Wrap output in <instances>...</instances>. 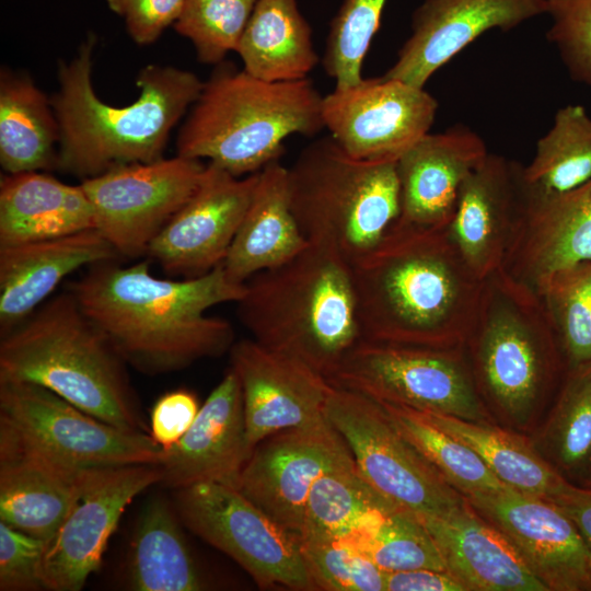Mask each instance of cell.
<instances>
[{
  "instance_id": "cell-1",
  "label": "cell",
  "mask_w": 591,
  "mask_h": 591,
  "mask_svg": "<svg viewBox=\"0 0 591 591\" xmlns=\"http://www.w3.org/2000/svg\"><path fill=\"white\" fill-rule=\"evenodd\" d=\"M150 265L149 258L129 265L101 262L67 290L121 359L143 373L177 371L230 351L231 323L206 312L236 303L244 283L231 280L222 264L195 278H161Z\"/></svg>"
},
{
  "instance_id": "cell-2",
  "label": "cell",
  "mask_w": 591,
  "mask_h": 591,
  "mask_svg": "<svg viewBox=\"0 0 591 591\" xmlns=\"http://www.w3.org/2000/svg\"><path fill=\"white\" fill-rule=\"evenodd\" d=\"M351 269L361 340L431 348L465 345L485 281L468 268L445 227L396 221Z\"/></svg>"
},
{
  "instance_id": "cell-3",
  "label": "cell",
  "mask_w": 591,
  "mask_h": 591,
  "mask_svg": "<svg viewBox=\"0 0 591 591\" xmlns=\"http://www.w3.org/2000/svg\"><path fill=\"white\" fill-rule=\"evenodd\" d=\"M95 38L90 36L58 70L50 99L58 125L56 169L86 179L113 167L163 158L171 130L198 99L204 82L192 71L148 65L138 73L140 94L116 107L92 84Z\"/></svg>"
},
{
  "instance_id": "cell-4",
  "label": "cell",
  "mask_w": 591,
  "mask_h": 591,
  "mask_svg": "<svg viewBox=\"0 0 591 591\" xmlns=\"http://www.w3.org/2000/svg\"><path fill=\"white\" fill-rule=\"evenodd\" d=\"M244 286L237 316L252 339L327 380L361 340L351 264L332 247L309 242Z\"/></svg>"
},
{
  "instance_id": "cell-5",
  "label": "cell",
  "mask_w": 591,
  "mask_h": 591,
  "mask_svg": "<svg viewBox=\"0 0 591 591\" xmlns=\"http://www.w3.org/2000/svg\"><path fill=\"white\" fill-rule=\"evenodd\" d=\"M127 363L67 289L0 339V379L40 385L86 414L143 431Z\"/></svg>"
},
{
  "instance_id": "cell-6",
  "label": "cell",
  "mask_w": 591,
  "mask_h": 591,
  "mask_svg": "<svg viewBox=\"0 0 591 591\" xmlns=\"http://www.w3.org/2000/svg\"><path fill=\"white\" fill-rule=\"evenodd\" d=\"M219 65L178 131L177 155L242 177L279 160L290 136L324 128L323 96L309 78L269 82Z\"/></svg>"
},
{
  "instance_id": "cell-7",
  "label": "cell",
  "mask_w": 591,
  "mask_h": 591,
  "mask_svg": "<svg viewBox=\"0 0 591 591\" xmlns=\"http://www.w3.org/2000/svg\"><path fill=\"white\" fill-rule=\"evenodd\" d=\"M396 162L356 159L331 136L306 146L288 167V189L308 242L332 247L350 264L375 248L401 213Z\"/></svg>"
},
{
  "instance_id": "cell-8",
  "label": "cell",
  "mask_w": 591,
  "mask_h": 591,
  "mask_svg": "<svg viewBox=\"0 0 591 591\" xmlns=\"http://www.w3.org/2000/svg\"><path fill=\"white\" fill-rule=\"evenodd\" d=\"M464 347L479 394L518 420L532 414L564 362L538 296L501 269L485 280Z\"/></svg>"
},
{
  "instance_id": "cell-9",
  "label": "cell",
  "mask_w": 591,
  "mask_h": 591,
  "mask_svg": "<svg viewBox=\"0 0 591 591\" xmlns=\"http://www.w3.org/2000/svg\"><path fill=\"white\" fill-rule=\"evenodd\" d=\"M328 381L378 403L486 422L465 347L431 348L360 340Z\"/></svg>"
},
{
  "instance_id": "cell-10",
  "label": "cell",
  "mask_w": 591,
  "mask_h": 591,
  "mask_svg": "<svg viewBox=\"0 0 591 591\" xmlns=\"http://www.w3.org/2000/svg\"><path fill=\"white\" fill-rule=\"evenodd\" d=\"M325 417L346 442L364 480L394 506L419 517H443L467 503L374 399L333 385Z\"/></svg>"
},
{
  "instance_id": "cell-11",
  "label": "cell",
  "mask_w": 591,
  "mask_h": 591,
  "mask_svg": "<svg viewBox=\"0 0 591 591\" xmlns=\"http://www.w3.org/2000/svg\"><path fill=\"white\" fill-rule=\"evenodd\" d=\"M0 427L27 447L78 471L159 465L163 449L143 431L114 427L54 392L0 379Z\"/></svg>"
},
{
  "instance_id": "cell-12",
  "label": "cell",
  "mask_w": 591,
  "mask_h": 591,
  "mask_svg": "<svg viewBox=\"0 0 591 591\" xmlns=\"http://www.w3.org/2000/svg\"><path fill=\"white\" fill-rule=\"evenodd\" d=\"M174 506L184 525L234 559L260 589L316 590L300 536L239 489L216 483L178 488Z\"/></svg>"
},
{
  "instance_id": "cell-13",
  "label": "cell",
  "mask_w": 591,
  "mask_h": 591,
  "mask_svg": "<svg viewBox=\"0 0 591 591\" xmlns=\"http://www.w3.org/2000/svg\"><path fill=\"white\" fill-rule=\"evenodd\" d=\"M206 165L177 155L113 167L80 184L95 229L120 258L146 256L151 242L197 189Z\"/></svg>"
},
{
  "instance_id": "cell-14",
  "label": "cell",
  "mask_w": 591,
  "mask_h": 591,
  "mask_svg": "<svg viewBox=\"0 0 591 591\" xmlns=\"http://www.w3.org/2000/svg\"><path fill=\"white\" fill-rule=\"evenodd\" d=\"M438 101L424 88L379 77L323 96L322 119L347 154L368 161L397 160L429 132Z\"/></svg>"
},
{
  "instance_id": "cell-15",
  "label": "cell",
  "mask_w": 591,
  "mask_h": 591,
  "mask_svg": "<svg viewBox=\"0 0 591 591\" xmlns=\"http://www.w3.org/2000/svg\"><path fill=\"white\" fill-rule=\"evenodd\" d=\"M155 464L96 471L65 520L46 543L42 560L45 589L78 591L97 570L123 512L131 500L161 482Z\"/></svg>"
},
{
  "instance_id": "cell-16",
  "label": "cell",
  "mask_w": 591,
  "mask_h": 591,
  "mask_svg": "<svg viewBox=\"0 0 591 591\" xmlns=\"http://www.w3.org/2000/svg\"><path fill=\"white\" fill-rule=\"evenodd\" d=\"M350 457L346 442L325 417L260 441L241 473L237 489L299 535L313 484Z\"/></svg>"
},
{
  "instance_id": "cell-17",
  "label": "cell",
  "mask_w": 591,
  "mask_h": 591,
  "mask_svg": "<svg viewBox=\"0 0 591 591\" xmlns=\"http://www.w3.org/2000/svg\"><path fill=\"white\" fill-rule=\"evenodd\" d=\"M258 172L236 177L208 163L186 204L151 242L147 258L173 278H195L221 265L248 208Z\"/></svg>"
},
{
  "instance_id": "cell-18",
  "label": "cell",
  "mask_w": 591,
  "mask_h": 591,
  "mask_svg": "<svg viewBox=\"0 0 591 591\" xmlns=\"http://www.w3.org/2000/svg\"><path fill=\"white\" fill-rule=\"evenodd\" d=\"M464 497L510 540L548 590H591V553L554 502L511 487Z\"/></svg>"
},
{
  "instance_id": "cell-19",
  "label": "cell",
  "mask_w": 591,
  "mask_h": 591,
  "mask_svg": "<svg viewBox=\"0 0 591 591\" xmlns=\"http://www.w3.org/2000/svg\"><path fill=\"white\" fill-rule=\"evenodd\" d=\"M230 361L240 381L246 437L253 450L271 434L325 418L333 384L304 362L252 338L233 344Z\"/></svg>"
},
{
  "instance_id": "cell-20",
  "label": "cell",
  "mask_w": 591,
  "mask_h": 591,
  "mask_svg": "<svg viewBox=\"0 0 591 591\" xmlns=\"http://www.w3.org/2000/svg\"><path fill=\"white\" fill-rule=\"evenodd\" d=\"M523 183V182H522ZM591 260V177L554 196L525 192L500 268L538 293L559 271Z\"/></svg>"
},
{
  "instance_id": "cell-21",
  "label": "cell",
  "mask_w": 591,
  "mask_h": 591,
  "mask_svg": "<svg viewBox=\"0 0 591 591\" xmlns=\"http://www.w3.org/2000/svg\"><path fill=\"white\" fill-rule=\"evenodd\" d=\"M545 12L546 0H425L413 13L410 36L383 77L424 88L484 33L508 32Z\"/></svg>"
},
{
  "instance_id": "cell-22",
  "label": "cell",
  "mask_w": 591,
  "mask_h": 591,
  "mask_svg": "<svg viewBox=\"0 0 591 591\" xmlns=\"http://www.w3.org/2000/svg\"><path fill=\"white\" fill-rule=\"evenodd\" d=\"M522 164L488 153L462 184L447 232L485 281L503 265L523 198Z\"/></svg>"
},
{
  "instance_id": "cell-23",
  "label": "cell",
  "mask_w": 591,
  "mask_h": 591,
  "mask_svg": "<svg viewBox=\"0 0 591 591\" xmlns=\"http://www.w3.org/2000/svg\"><path fill=\"white\" fill-rule=\"evenodd\" d=\"M252 452L240 381L230 368L200 406L189 430L175 445L163 450L160 483L172 489L200 483L237 489Z\"/></svg>"
},
{
  "instance_id": "cell-24",
  "label": "cell",
  "mask_w": 591,
  "mask_h": 591,
  "mask_svg": "<svg viewBox=\"0 0 591 591\" xmlns=\"http://www.w3.org/2000/svg\"><path fill=\"white\" fill-rule=\"evenodd\" d=\"M488 153L483 138L463 125L426 134L396 162L401 192L397 222L447 227L462 184Z\"/></svg>"
},
{
  "instance_id": "cell-25",
  "label": "cell",
  "mask_w": 591,
  "mask_h": 591,
  "mask_svg": "<svg viewBox=\"0 0 591 591\" xmlns=\"http://www.w3.org/2000/svg\"><path fill=\"white\" fill-rule=\"evenodd\" d=\"M96 471L62 465L0 427V521L48 542Z\"/></svg>"
},
{
  "instance_id": "cell-26",
  "label": "cell",
  "mask_w": 591,
  "mask_h": 591,
  "mask_svg": "<svg viewBox=\"0 0 591 591\" xmlns=\"http://www.w3.org/2000/svg\"><path fill=\"white\" fill-rule=\"evenodd\" d=\"M119 258L96 229L0 246V333L25 321L72 273Z\"/></svg>"
},
{
  "instance_id": "cell-27",
  "label": "cell",
  "mask_w": 591,
  "mask_h": 591,
  "mask_svg": "<svg viewBox=\"0 0 591 591\" xmlns=\"http://www.w3.org/2000/svg\"><path fill=\"white\" fill-rule=\"evenodd\" d=\"M447 570L467 590L547 591L510 540L467 503L443 517H419Z\"/></svg>"
},
{
  "instance_id": "cell-28",
  "label": "cell",
  "mask_w": 591,
  "mask_h": 591,
  "mask_svg": "<svg viewBox=\"0 0 591 591\" xmlns=\"http://www.w3.org/2000/svg\"><path fill=\"white\" fill-rule=\"evenodd\" d=\"M309 245L292 213L288 167L279 160L258 172V181L222 266L244 283L255 274L279 266Z\"/></svg>"
},
{
  "instance_id": "cell-29",
  "label": "cell",
  "mask_w": 591,
  "mask_h": 591,
  "mask_svg": "<svg viewBox=\"0 0 591 591\" xmlns=\"http://www.w3.org/2000/svg\"><path fill=\"white\" fill-rule=\"evenodd\" d=\"M95 229L92 204L81 184L42 171L4 174L0 181V246Z\"/></svg>"
},
{
  "instance_id": "cell-30",
  "label": "cell",
  "mask_w": 591,
  "mask_h": 591,
  "mask_svg": "<svg viewBox=\"0 0 591 591\" xmlns=\"http://www.w3.org/2000/svg\"><path fill=\"white\" fill-rule=\"evenodd\" d=\"M236 53L243 70L269 82L308 79L318 62L297 0H258Z\"/></svg>"
},
{
  "instance_id": "cell-31",
  "label": "cell",
  "mask_w": 591,
  "mask_h": 591,
  "mask_svg": "<svg viewBox=\"0 0 591 591\" xmlns=\"http://www.w3.org/2000/svg\"><path fill=\"white\" fill-rule=\"evenodd\" d=\"M169 502L152 498L132 536L127 566L128 587L136 591H199L209 583L195 560Z\"/></svg>"
},
{
  "instance_id": "cell-32",
  "label": "cell",
  "mask_w": 591,
  "mask_h": 591,
  "mask_svg": "<svg viewBox=\"0 0 591 591\" xmlns=\"http://www.w3.org/2000/svg\"><path fill=\"white\" fill-rule=\"evenodd\" d=\"M59 125L50 100L33 80L0 76V164L4 174L56 169Z\"/></svg>"
},
{
  "instance_id": "cell-33",
  "label": "cell",
  "mask_w": 591,
  "mask_h": 591,
  "mask_svg": "<svg viewBox=\"0 0 591 591\" xmlns=\"http://www.w3.org/2000/svg\"><path fill=\"white\" fill-rule=\"evenodd\" d=\"M415 412L431 425L468 445L495 476L515 490L549 499L567 482L524 440L512 433L487 422Z\"/></svg>"
},
{
  "instance_id": "cell-34",
  "label": "cell",
  "mask_w": 591,
  "mask_h": 591,
  "mask_svg": "<svg viewBox=\"0 0 591 591\" xmlns=\"http://www.w3.org/2000/svg\"><path fill=\"white\" fill-rule=\"evenodd\" d=\"M591 177V115L579 104L557 109L553 125L536 142L535 153L522 166L525 192L554 196Z\"/></svg>"
},
{
  "instance_id": "cell-35",
  "label": "cell",
  "mask_w": 591,
  "mask_h": 591,
  "mask_svg": "<svg viewBox=\"0 0 591 591\" xmlns=\"http://www.w3.org/2000/svg\"><path fill=\"white\" fill-rule=\"evenodd\" d=\"M398 508L361 476L354 457L326 471L313 484L303 514L301 540L339 538Z\"/></svg>"
},
{
  "instance_id": "cell-36",
  "label": "cell",
  "mask_w": 591,
  "mask_h": 591,
  "mask_svg": "<svg viewBox=\"0 0 591 591\" xmlns=\"http://www.w3.org/2000/svg\"><path fill=\"white\" fill-rule=\"evenodd\" d=\"M339 538L384 572L422 568L447 570L422 522L416 514L402 508H394Z\"/></svg>"
},
{
  "instance_id": "cell-37",
  "label": "cell",
  "mask_w": 591,
  "mask_h": 591,
  "mask_svg": "<svg viewBox=\"0 0 591 591\" xmlns=\"http://www.w3.org/2000/svg\"><path fill=\"white\" fill-rule=\"evenodd\" d=\"M379 404L401 434L463 496L509 487L468 445L431 425L415 410Z\"/></svg>"
},
{
  "instance_id": "cell-38",
  "label": "cell",
  "mask_w": 591,
  "mask_h": 591,
  "mask_svg": "<svg viewBox=\"0 0 591 591\" xmlns=\"http://www.w3.org/2000/svg\"><path fill=\"white\" fill-rule=\"evenodd\" d=\"M537 296L567 370L591 361V260L559 271Z\"/></svg>"
},
{
  "instance_id": "cell-39",
  "label": "cell",
  "mask_w": 591,
  "mask_h": 591,
  "mask_svg": "<svg viewBox=\"0 0 591 591\" xmlns=\"http://www.w3.org/2000/svg\"><path fill=\"white\" fill-rule=\"evenodd\" d=\"M546 441L561 468L591 473V361L567 370L547 424Z\"/></svg>"
},
{
  "instance_id": "cell-40",
  "label": "cell",
  "mask_w": 591,
  "mask_h": 591,
  "mask_svg": "<svg viewBox=\"0 0 591 591\" xmlns=\"http://www.w3.org/2000/svg\"><path fill=\"white\" fill-rule=\"evenodd\" d=\"M258 0H186L174 23L175 31L188 38L197 58L219 65L236 51Z\"/></svg>"
},
{
  "instance_id": "cell-41",
  "label": "cell",
  "mask_w": 591,
  "mask_h": 591,
  "mask_svg": "<svg viewBox=\"0 0 591 591\" xmlns=\"http://www.w3.org/2000/svg\"><path fill=\"white\" fill-rule=\"evenodd\" d=\"M387 0H344L331 23L323 58L337 89L360 82L362 65Z\"/></svg>"
},
{
  "instance_id": "cell-42",
  "label": "cell",
  "mask_w": 591,
  "mask_h": 591,
  "mask_svg": "<svg viewBox=\"0 0 591 591\" xmlns=\"http://www.w3.org/2000/svg\"><path fill=\"white\" fill-rule=\"evenodd\" d=\"M301 549L316 590H385V572L340 538L301 540Z\"/></svg>"
},
{
  "instance_id": "cell-43",
  "label": "cell",
  "mask_w": 591,
  "mask_h": 591,
  "mask_svg": "<svg viewBox=\"0 0 591 591\" xmlns=\"http://www.w3.org/2000/svg\"><path fill=\"white\" fill-rule=\"evenodd\" d=\"M547 40L569 77L591 88V0H546Z\"/></svg>"
},
{
  "instance_id": "cell-44",
  "label": "cell",
  "mask_w": 591,
  "mask_h": 591,
  "mask_svg": "<svg viewBox=\"0 0 591 591\" xmlns=\"http://www.w3.org/2000/svg\"><path fill=\"white\" fill-rule=\"evenodd\" d=\"M46 543L0 521L1 591L45 589L42 560Z\"/></svg>"
},
{
  "instance_id": "cell-45",
  "label": "cell",
  "mask_w": 591,
  "mask_h": 591,
  "mask_svg": "<svg viewBox=\"0 0 591 591\" xmlns=\"http://www.w3.org/2000/svg\"><path fill=\"white\" fill-rule=\"evenodd\" d=\"M186 0H106L123 18L131 39L149 45L179 18Z\"/></svg>"
},
{
  "instance_id": "cell-46",
  "label": "cell",
  "mask_w": 591,
  "mask_h": 591,
  "mask_svg": "<svg viewBox=\"0 0 591 591\" xmlns=\"http://www.w3.org/2000/svg\"><path fill=\"white\" fill-rule=\"evenodd\" d=\"M199 409L196 396L189 391L163 394L151 412L150 436L163 450L171 449L189 430Z\"/></svg>"
},
{
  "instance_id": "cell-47",
  "label": "cell",
  "mask_w": 591,
  "mask_h": 591,
  "mask_svg": "<svg viewBox=\"0 0 591 591\" xmlns=\"http://www.w3.org/2000/svg\"><path fill=\"white\" fill-rule=\"evenodd\" d=\"M387 591H465L466 587L447 570L414 569L385 572Z\"/></svg>"
},
{
  "instance_id": "cell-48",
  "label": "cell",
  "mask_w": 591,
  "mask_h": 591,
  "mask_svg": "<svg viewBox=\"0 0 591 591\" xmlns=\"http://www.w3.org/2000/svg\"><path fill=\"white\" fill-rule=\"evenodd\" d=\"M575 523L591 553V488L568 482L549 499Z\"/></svg>"
},
{
  "instance_id": "cell-49",
  "label": "cell",
  "mask_w": 591,
  "mask_h": 591,
  "mask_svg": "<svg viewBox=\"0 0 591 591\" xmlns=\"http://www.w3.org/2000/svg\"><path fill=\"white\" fill-rule=\"evenodd\" d=\"M590 475H591V473H590Z\"/></svg>"
}]
</instances>
